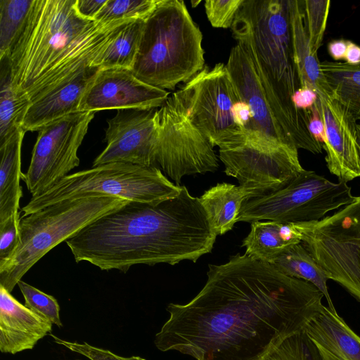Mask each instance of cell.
<instances>
[{
	"label": "cell",
	"mask_w": 360,
	"mask_h": 360,
	"mask_svg": "<svg viewBox=\"0 0 360 360\" xmlns=\"http://www.w3.org/2000/svg\"><path fill=\"white\" fill-rule=\"evenodd\" d=\"M207 276L189 302L167 306L169 318L155 337L159 350L196 360H261L303 333L323 306L315 285L245 253L209 264Z\"/></svg>",
	"instance_id": "6da1fadb"
},
{
	"label": "cell",
	"mask_w": 360,
	"mask_h": 360,
	"mask_svg": "<svg viewBox=\"0 0 360 360\" xmlns=\"http://www.w3.org/2000/svg\"><path fill=\"white\" fill-rule=\"evenodd\" d=\"M198 198L185 186L155 203L128 202L96 219L65 243L76 262L126 273L133 265L196 262L216 240Z\"/></svg>",
	"instance_id": "7a4b0ae2"
},
{
	"label": "cell",
	"mask_w": 360,
	"mask_h": 360,
	"mask_svg": "<svg viewBox=\"0 0 360 360\" xmlns=\"http://www.w3.org/2000/svg\"><path fill=\"white\" fill-rule=\"evenodd\" d=\"M76 0H34L25 27L8 56L14 88L30 102L91 66L132 20L83 18Z\"/></svg>",
	"instance_id": "3957f363"
},
{
	"label": "cell",
	"mask_w": 360,
	"mask_h": 360,
	"mask_svg": "<svg viewBox=\"0 0 360 360\" xmlns=\"http://www.w3.org/2000/svg\"><path fill=\"white\" fill-rule=\"evenodd\" d=\"M252 59L281 124L298 149L319 146L307 126L305 110L291 97L299 88L293 60L288 0H244L231 27Z\"/></svg>",
	"instance_id": "277c9868"
},
{
	"label": "cell",
	"mask_w": 360,
	"mask_h": 360,
	"mask_svg": "<svg viewBox=\"0 0 360 360\" xmlns=\"http://www.w3.org/2000/svg\"><path fill=\"white\" fill-rule=\"evenodd\" d=\"M202 40L184 1L160 0L145 20L132 72L148 84L173 90L204 68Z\"/></svg>",
	"instance_id": "5b68a950"
},
{
	"label": "cell",
	"mask_w": 360,
	"mask_h": 360,
	"mask_svg": "<svg viewBox=\"0 0 360 360\" xmlns=\"http://www.w3.org/2000/svg\"><path fill=\"white\" fill-rule=\"evenodd\" d=\"M128 202L115 197H85L60 201L22 216L19 243L11 256L0 262V286L11 292L22 276L53 248Z\"/></svg>",
	"instance_id": "8992f818"
},
{
	"label": "cell",
	"mask_w": 360,
	"mask_h": 360,
	"mask_svg": "<svg viewBox=\"0 0 360 360\" xmlns=\"http://www.w3.org/2000/svg\"><path fill=\"white\" fill-rule=\"evenodd\" d=\"M182 186L174 184L156 167L110 162L69 174L22 208L27 216L70 199L107 196L129 202L155 203L177 196Z\"/></svg>",
	"instance_id": "52a82bcc"
},
{
	"label": "cell",
	"mask_w": 360,
	"mask_h": 360,
	"mask_svg": "<svg viewBox=\"0 0 360 360\" xmlns=\"http://www.w3.org/2000/svg\"><path fill=\"white\" fill-rule=\"evenodd\" d=\"M355 198L347 182H333L314 171L304 169L283 188L245 201L236 221H316L328 212L350 204Z\"/></svg>",
	"instance_id": "ba28073f"
},
{
	"label": "cell",
	"mask_w": 360,
	"mask_h": 360,
	"mask_svg": "<svg viewBox=\"0 0 360 360\" xmlns=\"http://www.w3.org/2000/svg\"><path fill=\"white\" fill-rule=\"evenodd\" d=\"M219 158L253 199L283 188L304 169L297 148L245 129L219 146Z\"/></svg>",
	"instance_id": "9c48e42d"
},
{
	"label": "cell",
	"mask_w": 360,
	"mask_h": 360,
	"mask_svg": "<svg viewBox=\"0 0 360 360\" xmlns=\"http://www.w3.org/2000/svg\"><path fill=\"white\" fill-rule=\"evenodd\" d=\"M294 225L328 280L360 302V196L321 220Z\"/></svg>",
	"instance_id": "30bf717a"
},
{
	"label": "cell",
	"mask_w": 360,
	"mask_h": 360,
	"mask_svg": "<svg viewBox=\"0 0 360 360\" xmlns=\"http://www.w3.org/2000/svg\"><path fill=\"white\" fill-rule=\"evenodd\" d=\"M157 167L175 184L186 175L214 172L219 162L214 146L191 122L173 95L157 110Z\"/></svg>",
	"instance_id": "8fae6325"
},
{
	"label": "cell",
	"mask_w": 360,
	"mask_h": 360,
	"mask_svg": "<svg viewBox=\"0 0 360 360\" xmlns=\"http://www.w3.org/2000/svg\"><path fill=\"white\" fill-rule=\"evenodd\" d=\"M197 129L211 144L219 146L240 129L234 123L231 108L240 101L226 65H207L172 94Z\"/></svg>",
	"instance_id": "7c38bea8"
},
{
	"label": "cell",
	"mask_w": 360,
	"mask_h": 360,
	"mask_svg": "<svg viewBox=\"0 0 360 360\" xmlns=\"http://www.w3.org/2000/svg\"><path fill=\"white\" fill-rule=\"evenodd\" d=\"M95 112H77L44 126L34 146L28 169L22 179L32 197L54 186L78 167L77 151Z\"/></svg>",
	"instance_id": "4fadbf2b"
},
{
	"label": "cell",
	"mask_w": 360,
	"mask_h": 360,
	"mask_svg": "<svg viewBox=\"0 0 360 360\" xmlns=\"http://www.w3.org/2000/svg\"><path fill=\"white\" fill-rule=\"evenodd\" d=\"M153 109H121L107 121V145L93 162V167L110 162H127L157 167L158 129Z\"/></svg>",
	"instance_id": "5bb4252c"
},
{
	"label": "cell",
	"mask_w": 360,
	"mask_h": 360,
	"mask_svg": "<svg viewBox=\"0 0 360 360\" xmlns=\"http://www.w3.org/2000/svg\"><path fill=\"white\" fill-rule=\"evenodd\" d=\"M169 97L166 90L145 83L132 70L98 69L81 98L79 111L160 108Z\"/></svg>",
	"instance_id": "9a60e30c"
},
{
	"label": "cell",
	"mask_w": 360,
	"mask_h": 360,
	"mask_svg": "<svg viewBox=\"0 0 360 360\" xmlns=\"http://www.w3.org/2000/svg\"><path fill=\"white\" fill-rule=\"evenodd\" d=\"M325 125L323 148L329 172L348 182L360 176L356 117L333 98L316 101Z\"/></svg>",
	"instance_id": "2e32d148"
},
{
	"label": "cell",
	"mask_w": 360,
	"mask_h": 360,
	"mask_svg": "<svg viewBox=\"0 0 360 360\" xmlns=\"http://www.w3.org/2000/svg\"><path fill=\"white\" fill-rule=\"evenodd\" d=\"M226 67L240 100L248 104L253 114L245 129L297 148L278 121L252 59L239 44L231 50Z\"/></svg>",
	"instance_id": "e0dca14e"
},
{
	"label": "cell",
	"mask_w": 360,
	"mask_h": 360,
	"mask_svg": "<svg viewBox=\"0 0 360 360\" xmlns=\"http://www.w3.org/2000/svg\"><path fill=\"white\" fill-rule=\"evenodd\" d=\"M304 334L315 360H360V337L336 310L323 305Z\"/></svg>",
	"instance_id": "ac0fdd59"
},
{
	"label": "cell",
	"mask_w": 360,
	"mask_h": 360,
	"mask_svg": "<svg viewBox=\"0 0 360 360\" xmlns=\"http://www.w3.org/2000/svg\"><path fill=\"white\" fill-rule=\"evenodd\" d=\"M50 321L36 314L0 286V350L15 354L32 349L52 330Z\"/></svg>",
	"instance_id": "d6986e66"
},
{
	"label": "cell",
	"mask_w": 360,
	"mask_h": 360,
	"mask_svg": "<svg viewBox=\"0 0 360 360\" xmlns=\"http://www.w3.org/2000/svg\"><path fill=\"white\" fill-rule=\"evenodd\" d=\"M98 70V68L88 66L71 79L31 102L23 121V129L39 131L49 123L79 112L83 94Z\"/></svg>",
	"instance_id": "ffe728a7"
},
{
	"label": "cell",
	"mask_w": 360,
	"mask_h": 360,
	"mask_svg": "<svg viewBox=\"0 0 360 360\" xmlns=\"http://www.w3.org/2000/svg\"><path fill=\"white\" fill-rule=\"evenodd\" d=\"M293 60L300 87L313 89L319 97L333 98L317 53L312 51L300 1L288 0Z\"/></svg>",
	"instance_id": "44dd1931"
},
{
	"label": "cell",
	"mask_w": 360,
	"mask_h": 360,
	"mask_svg": "<svg viewBox=\"0 0 360 360\" xmlns=\"http://www.w3.org/2000/svg\"><path fill=\"white\" fill-rule=\"evenodd\" d=\"M25 132L18 129L0 146V223L20 212L21 151Z\"/></svg>",
	"instance_id": "7402d4cb"
},
{
	"label": "cell",
	"mask_w": 360,
	"mask_h": 360,
	"mask_svg": "<svg viewBox=\"0 0 360 360\" xmlns=\"http://www.w3.org/2000/svg\"><path fill=\"white\" fill-rule=\"evenodd\" d=\"M300 243L301 236L294 224L257 221L251 223L242 247L249 257L270 264L288 248Z\"/></svg>",
	"instance_id": "603a6c76"
},
{
	"label": "cell",
	"mask_w": 360,
	"mask_h": 360,
	"mask_svg": "<svg viewBox=\"0 0 360 360\" xmlns=\"http://www.w3.org/2000/svg\"><path fill=\"white\" fill-rule=\"evenodd\" d=\"M198 199L215 233L221 236L233 228L243 204L253 195L245 187L223 182L205 191Z\"/></svg>",
	"instance_id": "cb8c5ba5"
},
{
	"label": "cell",
	"mask_w": 360,
	"mask_h": 360,
	"mask_svg": "<svg viewBox=\"0 0 360 360\" xmlns=\"http://www.w3.org/2000/svg\"><path fill=\"white\" fill-rule=\"evenodd\" d=\"M0 146L18 129L31 103L13 86L8 56L0 59ZM23 129V128H22Z\"/></svg>",
	"instance_id": "d4e9b609"
},
{
	"label": "cell",
	"mask_w": 360,
	"mask_h": 360,
	"mask_svg": "<svg viewBox=\"0 0 360 360\" xmlns=\"http://www.w3.org/2000/svg\"><path fill=\"white\" fill-rule=\"evenodd\" d=\"M270 264L288 276L315 285L326 298L328 307L335 311L328 290V277L301 243L288 248Z\"/></svg>",
	"instance_id": "484cf974"
},
{
	"label": "cell",
	"mask_w": 360,
	"mask_h": 360,
	"mask_svg": "<svg viewBox=\"0 0 360 360\" xmlns=\"http://www.w3.org/2000/svg\"><path fill=\"white\" fill-rule=\"evenodd\" d=\"M145 20L127 23L105 51L92 63L100 70L123 68L132 70L139 53Z\"/></svg>",
	"instance_id": "4316f807"
},
{
	"label": "cell",
	"mask_w": 360,
	"mask_h": 360,
	"mask_svg": "<svg viewBox=\"0 0 360 360\" xmlns=\"http://www.w3.org/2000/svg\"><path fill=\"white\" fill-rule=\"evenodd\" d=\"M320 65L333 98L360 117V65L325 60Z\"/></svg>",
	"instance_id": "83f0119b"
},
{
	"label": "cell",
	"mask_w": 360,
	"mask_h": 360,
	"mask_svg": "<svg viewBox=\"0 0 360 360\" xmlns=\"http://www.w3.org/2000/svg\"><path fill=\"white\" fill-rule=\"evenodd\" d=\"M34 0H0V59L8 56L22 32Z\"/></svg>",
	"instance_id": "f1b7e54d"
},
{
	"label": "cell",
	"mask_w": 360,
	"mask_h": 360,
	"mask_svg": "<svg viewBox=\"0 0 360 360\" xmlns=\"http://www.w3.org/2000/svg\"><path fill=\"white\" fill-rule=\"evenodd\" d=\"M160 0H107L95 20L109 22L115 20H146Z\"/></svg>",
	"instance_id": "f546056e"
},
{
	"label": "cell",
	"mask_w": 360,
	"mask_h": 360,
	"mask_svg": "<svg viewBox=\"0 0 360 360\" xmlns=\"http://www.w3.org/2000/svg\"><path fill=\"white\" fill-rule=\"evenodd\" d=\"M300 4L311 50L317 53L326 29L331 1L305 0L300 1Z\"/></svg>",
	"instance_id": "4dcf8cb0"
},
{
	"label": "cell",
	"mask_w": 360,
	"mask_h": 360,
	"mask_svg": "<svg viewBox=\"0 0 360 360\" xmlns=\"http://www.w3.org/2000/svg\"><path fill=\"white\" fill-rule=\"evenodd\" d=\"M24 297L25 306L36 314L58 327L63 326L60 319V307L51 295L20 280L17 284Z\"/></svg>",
	"instance_id": "1f68e13d"
},
{
	"label": "cell",
	"mask_w": 360,
	"mask_h": 360,
	"mask_svg": "<svg viewBox=\"0 0 360 360\" xmlns=\"http://www.w3.org/2000/svg\"><path fill=\"white\" fill-rule=\"evenodd\" d=\"M244 0H207L205 13L210 24L217 28H231Z\"/></svg>",
	"instance_id": "d6a6232c"
},
{
	"label": "cell",
	"mask_w": 360,
	"mask_h": 360,
	"mask_svg": "<svg viewBox=\"0 0 360 360\" xmlns=\"http://www.w3.org/2000/svg\"><path fill=\"white\" fill-rule=\"evenodd\" d=\"M20 213L0 223V262L8 259L19 243Z\"/></svg>",
	"instance_id": "836d02e7"
},
{
	"label": "cell",
	"mask_w": 360,
	"mask_h": 360,
	"mask_svg": "<svg viewBox=\"0 0 360 360\" xmlns=\"http://www.w3.org/2000/svg\"><path fill=\"white\" fill-rule=\"evenodd\" d=\"M51 336L56 343L63 345L74 352L82 354L90 360H146L140 356H120L108 350L91 346L86 342L82 344L71 342L61 340L53 335Z\"/></svg>",
	"instance_id": "e575fe53"
},
{
	"label": "cell",
	"mask_w": 360,
	"mask_h": 360,
	"mask_svg": "<svg viewBox=\"0 0 360 360\" xmlns=\"http://www.w3.org/2000/svg\"><path fill=\"white\" fill-rule=\"evenodd\" d=\"M305 113L309 134L323 145L326 138L325 125L317 103H316L310 109L305 110Z\"/></svg>",
	"instance_id": "d590c367"
},
{
	"label": "cell",
	"mask_w": 360,
	"mask_h": 360,
	"mask_svg": "<svg viewBox=\"0 0 360 360\" xmlns=\"http://www.w3.org/2000/svg\"><path fill=\"white\" fill-rule=\"evenodd\" d=\"M317 94L308 87H299L291 97L293 106L298 110L310 109L316 103Z\"/></svg>",
	"instance_id": "8d00e7d4"
},
{
	"label": "cell",
	"mask_w": 360,
	"mask_h": 360,
	"mask_svg": "<svg viewBox=\"0 0 360 360\" xmlns=\"http://www.w3.org/2000/svg\"><path fill=\"white\" fill-rule=\"evenodd\" d=\"M231 114L235 124L240 129H247L253 118L248 104L241 100L233 104Z\"/></svg>",
	"instance_id": "74e56055"
},
{
	"label": "cell",
	"mask_w": 360,
	"mask_h": 360,
	"mask_svg": "<svg viewBox=\"0 0 360 360\" xmlns=\"http://www.w3.org/2000/svg\"><path fill=\"white\" fill-rule=\"evenodd\" d=\"M107 0H76L75 8L83 18L95 20Z\"/></svg>",
	"instance_id": "f35d334b"
},
{
	"label": "cell",
	"mask_w": 360,
	"mask_h": 360,
	"mask_svg": "<svg viewBox=\"0 0 360 360\" xmlns=\"http://www.w3.org/2000/svg\"><path fill=\"white\" fill-rule=\"evenodd\" d=\"M348 40L335 39L328 44V51L330 56L335 61L345 58Z\"/></svg>",
	"instance_id": "ab89813d"
},
{
	"label": "cell",
	"mask_w": 360,
	"mask_h": 360,
	"mask_svg": "<svg viewBox=\"0 0 360 360\" xmlns=\"http://www.w3.org/2000/svg\"><path fill=\"white\" fill-rule=\"evenodd\" d=\"M344 60L345 63L352 65H360V46L349 41Z\"/></svg>",
	"instance_id": "60d3db41"
},
{
	"label": "cell",
	"mask_w": 360,
	"mask_h": 360,
	"mask_svg": "<svg viewBox=\"0 0 360 360\" xmlns=\"http://www.w3.org/2000/svg\"><path fill=\"white\" fill-rule=\"evenodd\" d=\"M357 145L360 154V123L357 124Z\"/></svg>",
	"instance_id": "b9f144b4"
},
{
	"label": "cell",
	"mask_w": 360,
	"mask_h": 360,
	"mask_svg": "<svg viewBox=\"0 0 360 360\" xmlns=\"http://www.w3.org/2000/svg\"><path fill=\"white\" fill-rule=\"evenodd\" d=\"M200 1H191V4H192V6L193 7H195L197 6L198 4H199Z\"/></svg>",
	"instance_id": "7bdbcfd3"
}]
</instances>
